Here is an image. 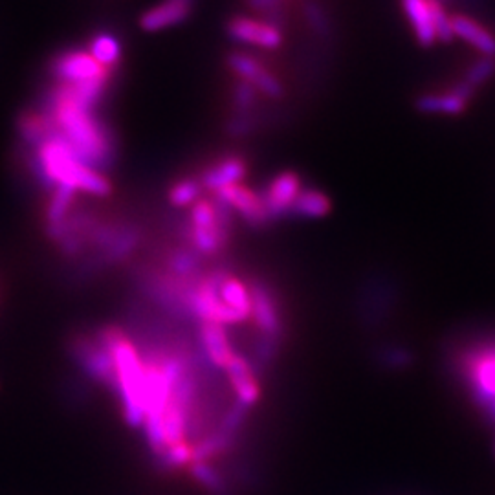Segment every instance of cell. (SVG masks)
<instances>
[{
  "mask_svg": "<svg viewBox=\"0 0 495 495\" xmlns=\"http://www.w3.org/2000/svg\"><path fill=\"white\" fill-rule=\"evenodd\" d=\"M301 189H302V185H301V178L297 173L283 171L279 175H275L268 182L264 192H261L270 216L275 218L288 211L292 213V208L299 197Z\"/></svg>",
  "mask_w": 495,
  "mask_h": 495,
  "instance_id": "cell-9",
  "label": "cell"
},
{
  "mask_svg": "<svg viewBox=\"0 0 495 495\" xmlns=\"http://www.w3.org/2000/svg\"><path fill=\"white\" fill-rule=\"evenodd\" d=\"M453 35L474 46L483 58H495V35L488 32L484 26L466 15L452 17Z\"/></svg>",
  "mask_w": 495,
  "mask_h": 495,
  "instance_id": "cell-12",
  "label": "cell"
},
{
  "mask_svg": "<svg viewBox=\"0 0 495 495\" xmlns=\"http://www.w3.org/2000/svg\"><path fill=\"white\" fill-rule=\"evenodd\" d=\"M417 108L424 114H446L457 116L462 114L468 101H464L453 89L440 92V94H424L417 99Z\"/></svg>",
  "mask_w": 495,
  "mask_h": 495,
  "instance_id": "cell-15",
  "label": "cell"
},
{
  "mask_svg": "<svg viewBox=\"0 0 495 495\" xmlns=\"http://www.w3.org/2000/svg\"><path fill=\"white\" fill-rule=\"evenodd\" d=\"M44 113L50 116L55 132L96 169L113 161L114 142L106 125L96 116L94 106L79 101L63 85H55L48 96Z\"/></svg>",
  "mask_w": 495,
  "mask_h": 495,
  "instance_id": "cell-1",
  "label": "cell"
},
{
  "mask_svg": "<svg viewBox=\"0 0 495 495\" xmlns=\"http://www.w3.org/2000/svg\"><path fill=\"white\" fill-rule=\"evenodd\" d=\"M228 65L233 70V74L239 77V81L248 82V85L254 87L259 94L279 99L283 96V85L281 81L275 77L259 59H255L254 55L246 51H233L228 58Z\"/></svg>",
  "mask_w": 495,
  "mask_h": 495,
  "instance_id": "cell-8",
  "label": "cell"
},
{
  "mask_svg": "<svg viewBox=\"0 0 495 495\" xmlns=\"http://www.w3.org/2000/svg\"><path fill=\"white\" fill-rule=\"evenodd\" d=\"M400 3L419 44L422 46L435 44L436 35H435L431 10H429V0H400Z\"/></svg>",
  "mask_w": 495,
  "mask_h": 495,
  "instance_id": "cell-13",
  "label": "cell"
},
{
  "mask_svg": "<svg viewBox=\"0 0 495 495\" xmlns=\"http://www.w3.org/2000/svg\"><path fill=\"white\" fill-rule=\"evenodd\" d=\"M32 165L35 177L48 187H65L74 192H85L92 197H106L110 192L108 178L53 132L44 142L32 147Z\"/></svg>",
  "mask_w": 495,
  "mask_h": 495,
  "instance_id": "cell-2",
  "label": "cell"
},
{
  "mask_svg": "<svg viewBox=\"0 0 495 495\" xmlns=\"http://www.w3.org/2000/svg\"><path fill=\"white\" fill-rule=\"evenodd\" d=\"M228 35L242 44L259 46L264 50H275L283 44V32L278 22L268 19H255L237 15L226 24Z\"/></svg>",
  "mask_w": 495,
  "mask_h": 495,
  "instance_id": "cell-6",
  "label": "cell"
},
{
  "mask_svg": "<svg viewBox=\"0 0 495 495\" xmlns=\"http://www.w3.org/2000/svg\"><path fill=\"white\" fill-rule=\"evenodd\" d=\"M248 3H250V6L259 12L273 15V13H279L283 0H248Z\"/></svg>",
  "mask_w": 495,
  "mask_h": 495,
  "instance_id": "cell-21",
  "label": "cell"
},
{
  "mask_svg": "<svg viewBox=\"0 0 495 495\" xmlns=\"http://www.w3.org/2000/svg\"><path fill=\"white\" fill-rule=\"evenodd\" d=\"M55 132L53 123L44 110H26L19 118V134L30 147L39 145Z\"/></svg>",
  "mask_w": 495,
  "mask_h": 495,
  "instance_id": "cell-14",
  "label": "cell"
},
{
  "mask_svg": "<svg viewBox=\"0 0 495 495\" xmlns=\"http://www.w3.org/2000/svg\"><path fill=\"white\" fill-rule=\"evenodd\" d=\"M89 53L92 58L113 72L122 61V44L120 39L110 32H99L90 39Z\"/></svg>",
  "mask_w": 495,
  "mask_h": 495,
  "instance_id": "cell-16",
  "label": "cell"
},
{
  "mask_svg": "<svg viewBox=\"0 0 495 495\" xmlns=\"http://www.w3.org/2000/svg\"><path fill=\"white\" fill-rule=\"evenodd\" d=\"M459 369L472 400L495 426V340L477 342L464 350Z\"/></svg>",
  "mask_w": 495,
  "mask_h": 495,
  "instance_id": "cell-3",
  "label": "cell"
},
{
  "mask_svg": "<svg viewBox=\"0 0 495 495\" xmlns=\"http://www.w3.org/2000/svg\"><path fill=\"white\" fill-rule=\"evenodd\" d=\"M246 171H248L246 161L240 156L230 154V156H224V158L216 160L215 163H211L209 168L202 173L199 182H200L202 189L216 195L220 189H224L233 184H240L242 178L246 177Z\"/></svg>",
  "mask_w": 495,
  "mask_h": 495,
  "instance_id": "cell-10",
  "label": "cell"
},
{
  "mask_svg": "<svg viewBox=\"0 0 495 495\" xmlns=\"http://www.w3.org/2000/svg\"><path fill=\"white\" fill-rule=\"evenodd\" d=\"M51 77L61 85H108L110 72L89 50H65L50 63Z\"/></svg>",
  "mask_w": 495,
  "mask_h": 495,
  "instance_id": "cell-5",
  "label": "cell"
},
{
  "mask_svg": "<svg viewBox=\"0 0 495 495\" xmlns=\"http://www.w3.org/2000/svg\"><path fill=\"white\" fill-rule=\"evenodd\" d=\"M220 204H223L230 213H237L242 216L248 224H266L271 220L266 204L263 200V195L248 185L233 184L224 189H220L216 195H213Z\"/></svg>",
  "mask_w": 495,
  "mask_h": 495,
  "instance_id": "cell-7",
  "label": "cell"
},
{
  "mask_svg": "<svg viewBox=\"0 0 495 495\" xmlns=\"http://www.w3.org/2000/svg\"><path fill=\"white\" fill-rule=\"evenodd\" d=\"M191 0H163V3L149 8L140 17V26L145 32H161L171 26L180 24L191 15Z\"/></svg>",
  "mask_w": 495,
  "mask_h": 495,
  "instance_id": "cell-11",
  "label": "cell"
},
{
  "mask_svg": "<svg viewBox=\"0 0 495 495\" xmlns=\"http://www.w3.org/2000/svg\"><path fill=\"white\" fill-rule=\"evenodd\" d=\"M429 10H431V19H433L436 41L452 43L455 39L453 28H452V17L448 15L443 0H429Z\"/></svg>",
  "mask_w": 495,
  "mask_h": 495,
  "instance_id": "cell-19",
  "label": "cell"
},
{
  "mask_svg": "<svg viewBox=\"0 0 495 495\" xmlns=\"http://www.w3.org/2000/svg\"><path fill=\"white\" fill-rule=\"evenodd\" d=\"M330 211V200L319 189L312 187H302L299 197L292 208L294 215L305 216V218H318Z\"/></svg>",
  "mask_w": 495,
  "mask_h": 495,
  "instance_id": "cell-17",
  "label": "cell"
},
{
  "mask_svg": "<svg viewBox=\"0 0 495 495\" xmlns=\"http://www.w3.org/2000/svg\"><path fill=\"white\" fill-rule=\"evenodd\" d=\"M202 185L199 178H180L169 187V202L175 208H191L202 197Z\"/></svg>",
  "mask_w": 495,
  "mask_h": 495,
  "instance_id": "cell-18",
  "label": "cell"
},
{
  "mask_svg": "<svg viewBox=\"0 0 495 495\" xmlns=\"http://www.w3.org/2000/svg\"><path fill=\"white\" fill-rule=\"evenodd\" d=\"M230 211L215 197H200L189 208L185 235L197 255H215L226 246L232 230Z\"/></svg>",
  "mask_w": 495,
  "mask_h": 495,
  "instance_id": "cell-4",
  "label": "cell"
},
{
  "mask_svg": "<svg viewBox=\"0 0 495 495\" xmlns=\"http://www.w3.org/2000/svg\"><path fill=\"white\" fill-rule=\"evenodd\" d=\"M493 75H495V58H481L466 70L462 81L468 87H472L475 90L483 87L484 82H488Z\"/></svg>",
  "mask_w": 495,
  "mask_h": 495,
  "instance_id": "cell-20",
  "label": "cell"
}]
</instances>
